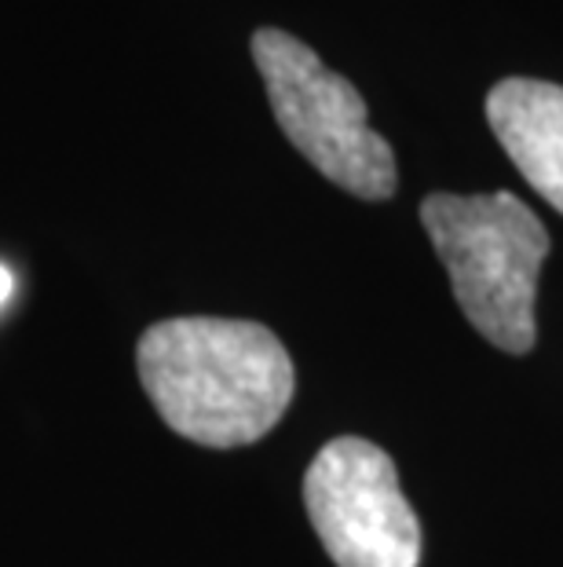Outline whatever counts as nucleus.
I'll return each mask as SVG.
<instances>
[{"label":"nucleus","mask_w":563,"mask_h":567,"mask_svg":"<svg viewBox=\"0 0 563 567\" xmlns=\"http://www.w3.org/2000/svg\"><path fill=\"white\" fill-rule=\"evenodd\" d=\"M421 224L476 333L509 355L531 352L538 271L549 257L545 224L512 190L428 195Z\"/></svg>","instance_id":"2"},{"label":"nucleus","mask_w":563,"mask_h":567,"mask_svg":"<svg viewBox=\"0 0 563 567\" xmlns=\"http://www.w3.org/2000/svg\"><path fill=\"white\" fill-rule=\"evenodd\" d=\"M487 122L520 176L563 213V84L498 81L487 95Z\"/></svg>","instance_id":"5"},{"label":"nucleus","mask_w":563,"mask_h":567,"mask_svg":"<svg viewBox=\"0 0 563 567\" xmlns=\"http://www.w3.org/2000/svg\"><path fill=\"white\" fill-rule=\"evenodd\" d=\"M136 367L165 425L217 451L263 440L296 392L285 344L249 319H165L139 337Z\"/></svg>","instance_id":"1"},{"label":"nucleus","mask_w":563,"mask_h":567,"mask_svg":"<svg viewBox=\"0 0 563 567\" xmlns=\"http://www.w3.org/2000/svg\"><path fill=\"white\" fill-rule=\"evenodd\" d=\"M307 520L337 567H417L421 520L377 443L330 440L304 476Z\"/></svg>","instance_id":"4"},{"label":"nucleus","mask_w":563,"mask_h":567,"mask_svg":"<svg viewBox=\"0 0 563 567\" xmlns=\"http://www.w3.org/2000/svg\"><path fill=\"white\" fill-rule=\"evenodd\" d=\"M8 297H11V271L0 264V308L8 305Z\"/></svg>","instance_id":"6"},{"label":"nucleus","mask_w":563,"mask_h":567,"mask_svg":"<svg viewBox=\"0 0 563 567\" xmlns=\"http://www.w3.org/2000/svg\"><path fill=\"white\" fill-rule=\"evenodd\" d=\"M253 59L285 140L330 184L366 202L395 195V154L388 140L369 128L366 100L352 81L333 74L293 33L271 27L253 33Z\"/></svg>","instance_id":"3"}]
</instances>
